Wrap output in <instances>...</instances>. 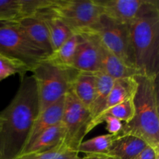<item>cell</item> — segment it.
Listing matches in <instances>:
<instances>
[{"label": "cell", "mask_w": 159, "mask_h": 159, "mask_svg": "<svg viewBox=\"0 0 159 159\" xmlns=\"http://www.w3.org/2000/svg\"><path fill=\"white\" fill-rule=\"evenodd\" d=\"M39 114L37 85L32 75L21 78L16 94L0 112L4 119L0 130V159H16L27 143L33 124Z\"/></svg>", "instance_id": "obj_1"}, {"label": "cell", "mask_w": 159, "mask_h": 159, "mask_svg": "<svg viewBox=\"0 0 159 159\" xmlns=\"http://www.w3.org/2000/svg\"><path fill=\"white\" fill-rule=\"evenodd\" d=\"M130 33L138 75L158 79L159 74V2L146 0L130 23Z\"/></svg>", "instance_id": "obj_2"}, {"label": "cell", "mask_w": 159, "mask_h": 159, "mask_svg": "<svg viewBox=\"0 0 159 159\" xmlns=\"http://www.w3.org/2000/svg\"><path fill=\"white\" fill-rule=\"evenodd\" d=\"M138 89L134 96V116L124 124L120 134L134 135L159 149V99L158 79L136 75Z\"/></svg>", "instance_id": "obj_3"}, {"label": "cell", "mask_w": 159, "mask_h": 159, "mask_svg": "<svg viewBox=\"0 0 159 159\" xmlns=\"http://www.w3.org/2000/svg\"><path fill=\"white\" fill-rule=\"evenodd\" d=\"M37 85L39 113L60 100L71 91L75 78L79 72L72 67H64L45 60L31 70Z\"/></svg>", "instance_id": "obj_4"}, {"label": "cell", "mask_w": 159, "mask_h": 159, "mask_svg": "<svg viewBox=\"0 0 159 159\" xmlns=\"http://www.w3.org/2000/svg\"><path fill=\"white\" fill-rule=\"evenodd\" d=\"M0 54L16 58L31 70L48 54L33 43L15 21L0 22Z\"/></svg>", "instance_id": "obj_5"}, {"label": "cell", "mask_w": 159, "mask_h": 159, "mask_svg": "<svg viewBox=\"0 0 159 159\" xmlns=\"http://www.w3.org/2000/svg\"><path fill=\"white\" fill-rule=\"evenodd\" d=\"M89 30L99 37L106 48L127 66L135 69L130 25L113 20L102 12L97 22Z\"/></svg>", "instance_id": "obj_6"}, {"label": "cell", "mask_w": 159, "mask_h": 159, "mask_svg": "<svg viewBox=\"0 0 159 159\" xmlns=\"http://www.w3.org/2000/svg\"><path fill=\"white\" fill-rule=\"evenodd\" d=\"M49 8L74 33L89 30L102 13L98 0H51Z\"/></svg>", "instance_id": "obj_7"}, {"label": "cell", "mask_w": 159, "mask_h": 159, "mask_svg": "<svg viewBox=\"0 0 159 159\" xmlns=\"http://www.w3.org/2000/svg\"><path fill=\"white\" fill-rule=\"evenodd\" d=\"M92 121L88 108L85 107L72 92L65 95L61 124L65 128L64 144L73 151L78 152L79 145L89 133V127Z\"/></svg>", "instance_id": "obj_8"}, {"label": "cell", "mask_w": 159, "mask_h": 159, "mask_svg": "<svg viewBox=\"0 0 159 159\" xmlns=\"http://www.w3.org/2000/svg\"><path fill=\"white\" fill-rule=\"evenodd\" d=\"M77 34H79V43L72 67L79 71L99 72L101 66L98 36L90 30Z\"/></svg>", "instance_id": "obj_9"}, {"label": "cell", "mask_w": 159, "mask_h": 159, "mask_svg": "<svg viewBox=\"0 0 159 159\" xmlns=\"http://www.w3.org/2000/svg\"><path fill=\"white\" fill-rule=\"evenodd\" d=\"M146 0H98L102 12L120 23L130 24L139 14Z\"/></svg>", "instance_id": "obj_10"}, {"label": "cell", "mask_w": 159, "mask_h": 159, "mask_svg": "<svg viewBox=\"0 0 159 159\" xmlns=\"http://www.w3.org/2000/svg\"><path fill=\"white\" fill-rule=\"evenodd\" d=\"M15 22L30 40L44 51L48 56L52 53L48 29L40 16L37 14L26 16L15 20Z\"/></svg>", "instance_id": "obj_11"}, {"label": "cell", "mask_w": 159, "mask_h": 159, "mask_svg": "<svg viewBox=\"0 0 159 159\" xmlns=\"http://www.w3.org/2000/svg\"><path fill=\"white\" fill-rule=\"evenodd\" d=\"M96 93H95L93 103L89 110L92 118V121L89 127V132L91 131L93 128L96 127V122L105 111L107 99H108L109 95L114 82V79L107 75L104 74L102 71L96 72Z\"/></svg>", "instance_id": "obj_12"}, {"label": "cell", "mask_w": 159, "mask_h": 159, "mask_svg": "<svg viewBox=\"0 0 159 159\" xmlns=\"http://www.w3.org/2000/svg\"><path fill=\"white\" fill-rule=\"evenodd\" d=\"M65 97L39 113L33 124L26 147L30 144L35 140V138H37L43 131L61 123Z\"/></svg>", "instance_id": "obj_13"}, {"label": "cell", "mask_w": 159, "mask_h": 159, "mask_svg": "<svg viewBox=\"0 0 159 159\" xmlns=\"http://www.w3.org/2000/svg\"><path fill=\"white\" fill-rule=\"evenodd\" d=\"M148 144L134 135H116L107 155L116 159H134Z\"/></svg>", "instance_id": "obj_14"}, {"label": "cell", "mask_w": 159, "mask_h": 159, "mask_svg": "<svg viewBox=\"0 0 159 159\" xmlns=\"http://www.w3.org/2000/svg\"><path fill=\"white\" fill-rule=\"evenodd\" d=\"M50 7V6H49ZM40 9L36 12L43 20L48 29L52 52L65 43L75 34L61 20L56 16L50 8Z\"/></svg>", "instance_id": "obj_15"}, {"label": "cell", "mask_w": 159, "mask_h": 159, "mask_svg": "<svg viewBox=\"0 0 159 159\" xmlns=\"http://www.w3.org/2000/svg\"><path fill=\"white\" fill-rule=\"evenodd\" d=\"M99 38V37H98ZM99 50L100 54V71L114 80L133 77L138 75L136 70L127 66L119 57L106 48L99 38Z\"/></svg>", "instance_id": "obj_16"}, {"label": "cell", "mask_w": 159, "mask_h": 159, "mask_svg": "<svg viewBox=\"0 0 159 159\" xmlns=\"http://www.w3.org/2000/svg\"><path fill=\"white\" fill-rule=\"evenodd\" d=\"M64 140L65 128L61 123L40 134L30 144L22 151L20 156L52 150L63 144Z\"/></svg>", "instance_id": "obj_17"}, {"label": "cell", "mask_w": 159, "mask_h": 159, "mask_svg": "<svg viewBox=\"0 0 159 159\" xmlns=\"http://www.w3.org/2000/svg\"><path fill=\"white\" fill-rule=\"evenodd\" d=\"M96 73L79 71L71 85V91L76 98L89 110L96 93Z\"/></svg>", "instance_id": "obj_18"}, {"label": "cell", "mask_w": 159, "mask_h": 159, "mask_svg": "<svg viewBox=\"0 0 159 159\" xmlns=\"http://www.w3.org/2000/svg\"><path fill=\"white\" fill-rule=\"evenodd\" d=\"M137 89H138V82L134 76L114 80L113 87L107 99L105 111L116 104L134 98Z\"/></svg>", "instance_id": "obj_19"}, {"label": "cell", "mask_w": 159, "mask_h": 159, "mask_svg": "<svg viewBox=\"0 0 159 159\" xmlns=\"http://www.w3.org/2000/svg\"><path fill=\"white\" fill-rule=\"evenodd\" d=\"M78 43L79 34L75 33L57 49L53 51L46 59L61 66L72 67Z\"/></svg>", "instance_id": "obj_20"}, {"label": "cell", "mask_w": 159, "mask_h": 159, "mask_svg": "<svg viewBox=\"0 0 159 159\" xmlns=\"http://www.w3.org/2000/svg\"><path fill=\"white\" fill-rule=\"evenodd\" d=\"M116 135L103 134L82 141L78 148V152L85 155H107L110 145Z\"/></svg>", "instance_id": "obj_21"}, {"label": "cell", "mask_w": 159, "mask_h": 159, "mask_svg": "<svg viewBox=\"0 0 159 159\" xmlns=\"http://www.w3.org/2000/svg\"><path fill=\"white\" fill-rule=\"evenodd\" d=\"M79 154V152L68 148L63 143L52 150L21 155L16 159H82Z\"/></svg>", "instance_id": "obj_22"}, {"label": "cell", "mask_w": 159, "mask_h": 159, "mask_svg": "<svg viewBox=\"0 0 159 159\" xmlns=\"http://www.w3.org/2000/svg\"><path fill=\"white\" fill-rule=\"evenodd\" d=\"M28 71H30V68L24 63L16 58L0 54V82L16 74L23 78Z\"/></svg>", "instance_id": "obj_23"}, {"label": "cell", "mask_w": 159, "mask_h": 159, "mask_svg": "<svg viewBox=\"0 0 159 159\" xmlns=\"http://www.w3.org/2000/svg\"><path fill=\"white\" fill-rule=\"evenodd\" d=\"M103 115H109V116L116 118L119 120H120L121 122L124 121V124H128V123H130L132 120L134 116V98L127 99V100L124 101V102H120V103H118L116 105L113 106V107H110V109L106 110L102 113V116H103Z\"/></svg>", "instance_id": "obj_24"}, {"label": "cell", "mask_w": 159, "mask_h": 159, "mask_svg": "<svg viewBox=\"0 0 159 159\" xmlns=\"http://www.w3.org/2000/svg\"><path fill=\"white\" fill-rule=\"evenodd\" d=\"M23 16L21 0H0V22L15 21Z\"/></svg>", "instance_id": "obj_25"}, {"label": "cell", "mask_w": 159, "mask_h": 159, "mask_svg": "<svg viewBox=\"0 0 159 159\" xmlns=\"http://www.w3.org/2000/svg\"><path fill=\"white\" fill-rule=\"evenodd\" d=\"M103 122L107 124L106 129H107V130L109 132L110 134L118 135L122 131L124 124L120 120L116 119V118L109 116V115H103L97 121L96 126H98L99 124H102Z\"/></svg>", "instance_id": "obj_26"}, {"label": "cell", "mask_w": 159, "mask_h": 159, "mask_svg": "<svg viewBox=\"0 0 159 159\" xmlns=\"http://www.w3.org/2000/svg\"><path fill=\"white\" fill-rule=\"evenodd\" d=\"M134 159H159V149L147 146Z\"/></svg>", "instance_id": "obj_27"}, {"label": "cell", "mask_w": 159, "mask_h": 159, "mask_svg": "<svg viewBox=\"0 0 159 159\" xmlns=\"http://www.w3.org/2000/svg\"><path fill=\"white\" fill-rule=\"evenodd\" d=\"M82 159H116L107 155H88L83 157Z\"/></svg>", "instance_id": "obj_28"}, {"label": "cell", "mask_w": 159, "mask_h": 159, "mask_svg": "<svg viewBox=\"0 0 159 159\" xmlns=\"http://www.w3.org/2000/svg\"><path fill=\"white\" fill-rule=\"evenodd\" d=\"M4 119H3L2 117V116L1 115H0V130H1V129H2V124H3V123H4Z\"/></svg>", "instance_id": "obj_29"}]
</instances>
